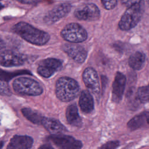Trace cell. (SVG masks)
<instances>
[{
  "label": "cell",
  "mask_w": 149,
  "mask_h": 149,
  "mask_svg": "<svg viewBox=\"0 0 149 149\" xmlns=\"http://www.w3.org/2000/svg\"><path fill=\"white\" fill-rule=\"evenodd\" d=\"M12 29L13 32L26 41L37 45L45 44L50 38L49 35L47 33L23 22L16 23Z\"/></svg>",
  "instance_id": "6da1fadb"
},
{
  "label": "cell",
  "mask_w": 149,
  "mask_h": 149,
  "mask_svg": "<svg viewBox=\"0 0 149 149\" xmlns=\"http://www.w3.org/2000/svg\"><path fill=\"white\" fill-rule=\"evenodd\" d=\"M55 93L59 100L63 102H69L79 95L80 86L73 79L69 77H62L56 81Z\"/></svg>",
  "instance_id": "7a4b0ae2"
},
{
  "label": "cell",
  "mask_w": 149,
  "mask_h": 149,
  "mask_svg": "<svg viewBox=\"0 0 149 149\" xmlns=\"http://www.w3.org/2000/svg\"><path fill=\"white\" fill-rule=\"evenodd\" d=\"M143 13L142 2L129 7L122 15L119 22V28L125 31L135 27L140 20Z\"/></svg>",
  "instance_id": "3957f363"
},
{
  "label": "cell",
  "mask_w": 149,
  "mask_h": 149,
  "mask_svg": "<svg viewBox=\"0 0 149 149\" xmlns=\"http://www.w3.org/2000/svg\"><path fill=\"white\" fill-rule=\"evenodd\" d=\"M13 87L18 93L31 96L39 95L43 91L42 87L37 81L26 77L16 79L13 82Z\"/></svg>",
  "instance_id": "277c9868"
},
{
  "label": "cell",
  "mask_w": 149,
  "mask_h": 149,
  "mask_svg": "<svg viewBox=\"0 0 149 149\" xmlns=\"http://www.w3.org/2000/svg\"><path fill=\"white\" fill-rule=\"evenodd\" d=\"M61 35L64 40L73 43L81 42L87 38V33L85 29L76 23L66 24L62 30Z\"/></svg>",
  "instance_id": "5b68a950"
},
{
  "label": "cell",
  "mask_w": 149,
  "mask_h": 149,
  "mask_svg": "<svg viewBox=\"0 0 149 149\" xmlns=\"http://www.w3.org/2000/svg\"><path fill=\"white\" fill-rule=\"evenodd\" d=\"M74 15L77 19L81 20L95 21L99 19L100 11L95 4L87 3L77 8Z\"/></svg>",
  "instance_id": "8992f818"
},
{
  "label": "cell",
  "mask_w": 149,
  "mask_h": 149,
  "mask_svg": "<svg viewBox=\"0 0 149 149\" xmlns=\"http://www.w3.org/2000/svg\"><path fill=\"white\" fill-rule=\"evenodd\" d=\"M62 67V65L60 60L55 58H47L40 62L37 72L40 76L48 78L60 70Z\"/></svg>",
  "instance_id": "52a82bcc"
},
{
  "label": "cell",
  "mask_w": 149,
  "mask_h": 149,
  "mask_svg": "<svg viewBox=\"0 0 149 149\" xmlns=\"http://www.w3.org/2000/svg\"><path fill=\"white\" fill-rule=\"evenodd\" d=\"M54 144L61 148H80L82 147V143L74 137L59 134L51 135L48 137Z\"/></svg>",
  "instance_id": "ba28073f"
},
{
  "label": "cell",
  "mask_w": 149,
  "mask_h": 149,
  "mask_svg": "<svg viewBox=\"0 0 149 149\" xmlns=\"http://www.w3.org/2000/svg\"><path fill=\"white\" fill-rule=\"evenodd\" d=\"M83 80L88 90L95 96H98L100 92L99 79L95 70L88 67L85 69L82 75Z\"/></svg>",
  "instance_id": "9c48e42d"
},
{
  "label": "cell",
  "mask_w": 149,
  "mask_h": 149,
  "mask_svg": "<svg viewBox=\"0 0 149 149\" xmlns=\"http://www.w3.org/2000/svg\"><path fill=\"white\" fill-rule=\"evenodd\" d=\"M26 61L25 56L19 53L5 50L2 51L0 56L1 65L5 67L21 66Z\"/></svg>",
  "instance_id": "30bf717a"
},
{
  "label": "cell",
  "mask_w": 149,
  "mask_h": 149,
  "mask_svg": "<svg viewBox=\"0 0 149 149\" xmlns=\"http://www.w3.org/2000/svg\"><path fill=\"white\" fill-rule=\"evenodd\" d=\"M71 6L69 3L59 4L51 10L45 16L44 20L47 24H52L66 16L70 11Z\"/></svg>",
  "instance_id": "8fae6325"
},
{
  "label": "cell",
  "mask_w": 149,
  "mask_h": 149,
  "mask_svg": "<svg viewBox=\"0 0 149 149\" xmlns=\"http://www.w3.org/2000/svg\"><path fill=\"white\" fill-rule=\"evenodd\" d=\"M126 81V77L123 73L119 72L116 73L112 91V100L113 102L118 103L121 101L125 88Z\"/></svg>",
  "instance_id": "7c38bea8"
},
{
  "label": "cell",
  "mask_w": 149,
  "mask_h": 149,
  "mask_svg": "<svg viewBox=\"0 0 149 149\" xmlns=\"http://www.w3.org/2000/svg\"><path fill=\"white\" fill-rule=\"evenodd\" d=\"M62 49L65 52L77 63H83L87 56L86 50L83 47L79 45L66 44L63 45Z\"/></svg>",
  "instance_id": "4fadbf2b"
},
{
  "label": "cell",
  "mask_w": 149,
  "mask_h": 149,
  "mask_svg": "<svg viewBox=\"0 0 149 149\" xmlns=\"http://www.w3.org/2000/svg\"><path fill=\"white\" fill-rule=\"evenodd\" d=\"M33 139L28 136L15 135L10 140L7 148L27 149L32 147Z\"/></svg>",
  "instance_id": "5bb4252c"
},
{
  "label": "cell",
  "mask_w": 149,
  "mask_h": 149,
  "mask_svg": "<svg viewBox=\"0 0 149 149\" xmlns=\"http://www.w3.org/2000/svg\"><path fill=\"white\" fill-rule=\"evenodd\" d=\"M41 125L52 134L61 133L66 130L65 126L58 120L54 118L44 117Z\"/></svg>",
  "instance_id": "9a60e30c"
},
{
  "label": "cell",
  "mask_w": 149,
  "mask_h": 149,
  "mask_svg": "<svg viewBox=\"0 0 149 149\" xmlns=\"http://www.w3.org/2000/svg\"><path fill=\"white\" fill-rule=\"evenodd\" d=\"M79 106L81 110L85 113H90L94 109V100L91 93L87 91H83L79 97Z\"/></svg>",
  "instance_id": "2e32d148"
},
{
  "label": "cell",
  "mask_w": 149,
  "mask_h": 149,
  "mask_svg": "<svg viewBox=\"0 0 149 149\" xmlns=\"http://www.w3.org/2000/svg\"><path fill=\"white\" fill-rule=\"evenodd\" d=\"M66 118L68 122L73 126L80 127L81 126V119L78 113V109L75 104L68 107L66 111Z\"/></svg>",
  "instance_id": "e0dca14e"
},
{
  "label": "cell",
  "mask_w": 149,
  "mask_h": 149,
  "mask_svg": "<svg viewBox=\"0 0 149 149\" xmlns=\"http://www.w3.org/2000/svg\"><path fill=\"white\" fill-rule=\"evenodd\" d=\"M145 59V55L141 52L137 51L129 57V65L134 70H140L144 66Z\"/></svg>",
  "instance_id": "ac0fdd59"
},
{
  "label": "cell",
  "mask_w": 149,
  "mask_h": 149,
  "mask_svg": "<svg viewBox=\"0 0 149 149\" xmlns=\"http://www.w3.org/2000/svg\"><path fill=\"white\" fill-rule=\"evenodd\" d=\"M22 113L27 119L36 125L42 124V122L44 118L38 112L30 108H24L22 109Z\"/></svg>",
  "instance_id": "d6986e66"
},
{
  "label": "cell",
  "mask_w": 149,
  "mask_h": 149,
  "mask_svg": "<svg viewBox=\"0 0 149 149\" xmlns=\"http://www.w3.org/2000/svg\"><path fill=\"white\" fill-rule=\"evenodd\" d=\"M147 122V112L135 116L127 123V127L131 130H134L141 127Z\"/></svg>",
  "instance_id": "ffe728a7"
},
{
  "label": "cell",
  "mask_w": 149,
  "mask_h": 149,
  "mask_svg": "<svg viewBox=\"0 0 149 149\" xmlns=\"http://www.w3.org/2000/svg\"><path fill=\"white\" fill-rule=\"evenodd\" d=\"M137 96L139 101L141 102L149 101V84L139 88L137 91Z\"/></svg>",
  "instance_id": "44dd1931"
},
{
  "label": "cell",
  "mask_w": 149,
  "mask_h": 149,
  "mask_svg": "<svg viewBox=\"0 0 149 149\" xmlns=\"http://www.w3.org/2000/svg\"><path fill=\"white\" fill-rule=\"evenodd\" d=\"M104 7L107 10L112 9L117 4L118 0H101Z\"/></svg>",
  "instance_id": "7402d4cb"
},
{
  "label": "cell",
  "mask_w": 149,
  "mask_h": 149,
  "mask_svg": "<svg viewBox=\"0 0 149 149\" xmlns=\"http://www.w3.org/2000/svg\"><path fill=\"white\" fill-rule=\"evenodd\" d=\"M1 93L3 95H9L11 94L10 90L6 83L1 81Z\"/></svg>",
  "instance_id": "603a6c76"
},
{
  "label": "cell",
  "mask_w": 149,
  "mask_h": 149,
  "mask_svg": "<svg viewBox=\"0 0 149 149\" xmlns=\"http://www.w3.org/2000/svg\"><path fill=\"white\" fill-rule=\"evenodd\" d=\"M119 146V141L115 140V141H108L107 143L104 144L103 146L101 147V148H116Z\"/></svg>",
  "instance_id": "cb8c5ba5"
},
{
  "label": "cell",
  "mask_w": 149,
  "mask_h": 149,
  "mask_svg": "<svg viewBox=\"0 0 149 149\" xmlns=\"http://www.w3.org/2000/svg\"><path fill=\"white\" fill-rule=\"evenodd\" d=\"M143 1V0H121V2L123 5L129 8L133 5L141 2Z\"/></svg>",
  "instance_id": "d4e9b609"
},
{
  "label": "cell",
  "mask_w": 149,
  "mask_h": 149,
  "mask_svg": "<svg viewBox=\"0 0 149 149\" xmlns=\"http://www.w3.org/2000/svg\"><path fill=\"white\" fill-rule=\"evenodd\" d=\"M16 1H17L19 2L22 3H26V4H33L34 3L37 2L40 0H14Z\"/></svg>",
  "instance_id": "484cf974"
},
{
  "label": "cell",
  "mask_w": 149,
  "mask_h": 149,
  "mask_svg": "<svg viewBox=\"0 0 149 149\" xmlns=\"http://www.w3.org/2000/svg\"><path fill=\"white\" fill-rule=\"evenodd\" d=\"M48 145H46V144H45L44 146H41V147H40V148H52V146H48Z\"/></svg>",
  "instance_id": "4316f807"
},
{
  "label": "cell",
  "mask_w": 149,
  "mask_h": 149,
  "mask_svg": "<svg viewBox=\"0 0 149 149\" xmlns=\"http://www.w3.org/2000/svg\"><path fill=\"white\" fill-rule=\"evenodd\" d=\"M147 122L149 124V112H147Z\"/></svg>",
  "instance_id": "83f0119b"
}]
</instances>
